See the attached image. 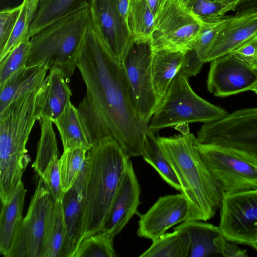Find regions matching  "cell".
Segmentation results:
<instances>
[{"label":"cell","instance_id":"cb8c5ba5","mask_svg":"<svg viewBox=\"0 0 257 257\" xmlns=\"http://www.w3.org/2000/svg\"><path fill=\"white\" fill-rule=\"evenodd\" d=\"M26 192L22 182L10 201L3 204L0 215V253L5 257L24 218L23 211Z\"/></svg>","mask_w":257,"mask_h":257},{"label":"cell","instance_id":"ffe728a7","mask_svg":"<svg viewBox=\"0 0 257 257\" xmlns=\"http://www.w3.org/2000/svg\"><path fill=\"white\" fill-rule=\"evenodd\" d=\"M62 200L52 204L47 218L41 257H70Z\"/></svg>","mask_w":257,"mask_h":257},{"label":"cell","instance_id":"d4e9b609","mask_svg":"<svg viewBox=\"0 0 257 257\" xmlns=\"http://www.w3.org/2000/svg\"><path fill=\"white\" fill-rule=\"evenodd\" d=\"M184 52L171 50L154 52L153 80L155 92L159 103L181 67Z\"/></svg>","mask_w":257,"mask_h":257},{"label":"cell","instance_id":"f546056e","mask_svg":"<svg viewBox=\"0 0 257 257\" xmlns=\"http://www.w3.org/2000/svg\"><path fill=\"white\" fill-rule=\"evenodd\" d=\"M189 237L183 230L175 227L171 233H165L153 241L141 257H187Z\"/></svg>","mask_w":257,"mask_h":257},{"label":"cell","instance_id":"836d02e7","mask_svg":"<svg viewBox=\"0 0 257 257\" xmlns=\"http://www.w3.org/2000/svg\"><path fill=\"white\" fill-rule=\"evenodd\" d=\"M30 39L20 43L0 62V85L14 73L26 66L31 47Z\"/></svg>","mask_w":257,"mask_h":257},{"label":"cell","instance_id":"277c9868","mask_svg":"<svg viewBox=\"0 0 257 257\" xmlns=\"http://www.w3.org/2000/svg\"><path fill=\"white\" fill-rule=\"evenodd\" d=\"M91 25L90 9L86 8L47 26L31 38L26 66L45 63L49 70L60 69L69 82L77 67L86 30Z\"/></svg>","mask_w":257,"mask_h":257},{"label":"cell","instance_id":"d6a6232c","mask_svg":"<svg viewBox=\"0 0 257 257\" xmlns=\"http://www.w3.org/2000/svg\"><path fill=\"white\" fill-rule=\"evenodd\" d=\"M114 238L99 232L84 238L71 257H115Z\"/></svg>","mask_w":257,"mask_h":257},{"label":"cell","instance_id":"ee69618b","mask_svg":"<svg viewBox=\"0 0 257 257\" xmlns=\"http://www.w3.org/2000/svg\"><path fill=\"white\" fill-rule=\"evenodd\" d=\"M186 2L189 4L191 3L194 0H185Z\"/></svg>","mask_w":257,"mask_h":257},{"label":"cell","instance_id":"8d00e7d4","mask_svg":"<svg viewBox=\"0 0 257 257\" xmlns=\"http://www.w3.org/2000/svg\"><path fill=\"white\" fill-rule=\"evenodd\" d=\"M231 52L236 54L255 67L257 60V34L242 43Z\"/></svg>","mask_w":257,"mask_h":257},{"label":"cell","instance_id":"7402d4cb","mask_svg":"<svg viewBox=\"0 0 257 257\" xmlns=\"http://www.w3.org/2000/svg\"><path fill=\"white\" fill-rule=\"evenodd\" d=\"M175 227L184 230L188 235L187 257L220 256L217 240L222 234L218 226L198 220H187Z\"/></svg>","mask_w":257,"mask_h":257},{"label":"cell","instance_id":"1f68e13d","mask_svg":"<svg viewBox=\"0 0 257 257\" xmlns=\"http://www.w3.org/2000/svg\"><path fill=\"white\" fill-rule=\"evenodd\" d=\"M82 148L63 151L59 158L62 189L64 193L70 189L84 166L87 152Z\"/></svg>","mask_w":257,"mask_h":257},{"label":"cell","instance_id":"30bf717a","mask_svg":"<svg viewBox=\"0 0 257 257\" xmlns=\"http://www.w3.org/2000/svg\"><path fill=\"white\" fill-rule=\"evenodd\" d=\"M196 138L198 144L233 149L257 160V107L237 110L204 123Z\"/></svg>","mask_w":257,"mask_h":257},{"label":"cell","instance_id":"4dcf8cb0","mask_svg":"<svg viewBox=\"0 0 257 257\" xmlns=\"http://www.w3.org/2000/svg\"><path fill=\"white\" fill-rule=\"evenodd\" d=\"M42 0H23L14 30L3 50L0 52V62L20 43L29 37L30 27L34 20Z\"/></svg>","mask_w":257,"mask_h":257},{"label":"cell","instance_id":"60d3db41","mask_svg":"<svg viewBox=\"0 0 257 257\" xmlns=\"http://www.w3.org/2000/svg\"><path fill=\"white\" fill-rule=\"evenodd\" d=\"M167 0H146L147 4L155 18L163 7Z\"/></svg>","mask_w":257,"mask_h":257},{"label":"cell","instance_id":"f6af8a7d","mask_svg":"<svg viewBox=\"0 0 257 257\" xmlns=\"http://www.w3.org/2000/svg\"><path fill=\"white\" fill-rule=\"evenodd\" d=\"M255 67L257 68V60H256V63H255Z\"/></svg>","mask_w":257,"mask_h":257},{"label":"cell","instance_id":"3957f363","mask_svg":"<svg viewBox=\"0 0 257 257\" xmlns=\"http://www.w3.org/2000/svg\"><path fill=\"white\" fill-rule=\"evenodd\" d=\"M128 159L111 136L95 142L87 152L84 216L78 244L101 231Z\"/></svg>","mask_w":257,"mask_h":257},{"label":"cell","instance_id":"ac0fdd59","mask_svg":"<svg viewBox=\"0 0 257 257\" xmlns=\"http://www.w3.org/2000/svg\"><path fill=\"white\" fill-rule=\"evenodd\" d=\"M42 83L37 98L38 120L46 118L52 122L64 112L72 95L64 73L58 68L49 70Z\"/></svg>","mask_w":257,"mask_h":257},{"label":"cell","instance_id":"44dd1931","mask_svg":"<svg viewBox=\"0 0 257 257\" xmlns=\"http://www.w3.org/2000/svg\"><path fill=\"white\" fill-rule=\"evenodd\" d=\"M48 68L45 63L25 66L0 85V112L23 93L41 84Z\"/></svg>","mask_w":257,"mask_h":257},{"label":"cell","instance_id":"5b68a950","mask_svg":"<svg viewBox=\"0 0 257 257\" xmlns=\"http://www.w3.org/2000/svg\"><path fill=\"white\" fill-rule=\"evenodd\" d=\"M42 84L23 93L0 112V169L6 173H22L30 161L26 145L38 120L37 98Z\"/></svg>","mask_w":257,"mask_h":257},{"label":"cell","instance_id":"484cf974","mask_svg":"<svg viewBox=\"0 0 257 257\" xmlns=\"http://www.w3.org/2000/svg\"><path fill=\"white\" fill-rule=\"evenodd\" d=\"M93 0H42L29 33L33 36L54 22L81 9L89 8Z\"/></svg>","mask_w":257,"mask_h":257},{"label":"cell","instance_id":"6da1fadb","mask_svg":"<svg viewBox=\"0 0 257 257\" xmlns=\"http://www.w3.org/2000/svg\"><path fill=\"white\" fill-rule=\"evenodd\" d=\"M77 67L86 87L78 109L93 144L111 136L128 158L142 156L149 125L131 103L121 62L92 25L86 30Z\"/></svg>","mask_w":257,"mask_h":257},{"label":"cell","instance_id":"d590c367","mask_svg":"<svg viewBox=\"0 0 257 257\" xmlns=\"http://www.w3.org/2000/svg\"><path fill=\"white\" fill-rule=\"evenodd\" d=\"M21 9V5L7 8L0 12V52L5 47L14 30Z\"/></svg>","mask_w":257,"mask_h":257},{"label":"cell","instance_id":"ba28073f","mask_svg":"<svg viewBox=\"0 0 257 257\" xmlns=\"http://www.w3.org/2000/svg\"><path fill=\"white\" fill-rule=\"evenodd\" d=\"M202 26L185 0H167L155 18L150 39L153 52L191 49Z\"/></svg>","mask_w":257,"mask_h":257},{"label":"cell","instance_id":"b9f144b4","mask_svg":"<svg viewBox=\"0 0 257 257\" xmlns=\"http://www.w3.org/2000/svg\"><path fill=\"white\" fill-rule=\"evenodd\" d=\"M231 6L235 10L236 7L244 0H219Z\"/></svg>","mask_w":257,"mask_h":257},{"label":"cell","instance_id":"e575fe53","mask_svg":"<svg viewBox=\"0 0 257 257\" xmlns=\"http://www.w3.org/2000/svg\"><path fill=\"white\" fill-rule=\"evenodd\" d=\"M188 5L202 23L219 21L226 16L227 12L234 10L233 7L219 0H194Z\"/></svg>","mask_w":257,"mask_h":257},{"label":"cell","instance_id":"9c48e42d","mask_svg":"<svg viewBox=\"0 0 257 257\" xmlns=\"http://www.w3.org/2000/svg\"><path fill=\"white\" fill-rule=\"evenodd\" d=\"M200 156L223 192L257 188V160L239 151L198 144Z\"/></svg>","mask_w":257,"mask_h":257},{"label":"cell","instance_id":"7a4b0ae2","mask_svg":"<svg viewBox=\"0 0 257 257\" xmlns=\"http://www.w3.org/2000/svg\"><path fill=\"white\" fill-rule=\"evenodd\" d=\"M157 140L180 181L181 193L188 201L186 221L212 218L220 207L223 192L200 156L197 138L193 134L183 133L169 137H157Z\"/></svg>","mask_w":257,"mask_h":257},{"label":"cell","instance_id":"7bdbcfd3","mask_svg":"<svg viewBox=\"0 0 257 257\" xmlns=\"http://www.w3.org/2000/svg\"><path fill=\"white\" fill-rule=\"evenodd\" d=\"M250 90L254 92L257 94V82L254 84V85L252 87Z\"/></svg>","mask_w":257,"mask_h":257},{"label":"cell","instance_id":"74e56055","mask_svg":"<svg viewBox=\"0 0 257 257\" xmlns=\"http://www.w3.org/2000/svg\"><path fill=\"white\" fill-rule=\"evenodd\" d=\"M220 256L224 257H246V250L241 249L236 243L226 240L221 235L217 240Z\"/></svg>","mask_w":257,"mask_h":257},{"label":"cell","instance_id":"8992f818","mask_svg":"<svg viewBox=\"0 0 257 257\" xmlns=\"http://www.w3.org/2000/svg\"><path fill=\"white\" fill-rule=\"evenodd\" d=\"M188 78L179 71L176 74L151 118L150 130L155 133L190 123H208L228 114L223 108L198 96L190 86Z\"/></svg>","mask_w":257,"mask_h":257},{"label":"cell","instance_id":"2e32d148","mask_svg":"<svg viewBox=\"0 0 257 257\" xmlns=\"http://www.w3.org/2000/svg\"><path fill=\"white\" fill-rule=\"evenodd\" d=\"M141 188L130 158L100 232L111 237L118 234L137 212Z\"/></svg>","mask_w":257,"mask_h":257},{"label":"cell","instance_id":"ab89813d","mask_svg":"<svg viewBox=\"0 0 257 257\" xmlns=\"http://www.w3.org/2000/svg\"><path fill=\"white\" fill-rule=\"evenodd\" d=\"M115 2L120 15L127 23L130 0H115Z\"/></svg>","mask_w":257,"mask_h":257},{"label":"cell","instance_id":"83f0119b","mask_svg":"<svg viewBox=\"0 0 257 257\" xmlns=\"http://www.w3.org/2000/svg\"><path fill=\"white\" fill-rule=\"evenodd\" d=\"M142 156L164 181L175 189L181 191V186L175 172L161 149L155 133L149 129L145 136Z\"/></svg>","mask_w":257,"mask_h":257},{"label":"cell","instance_id":"8fae6325","mask_svg":"<svg viewBox=\"0 0 257 257\" xmlns=\"http://www.w3.org/2000/svg\"><path fill=\"white\" fill-rule=\"evenodd\" d=\"M218 227L227 241L257 251V188L223 192Z\"/></svg>","mask_w":257,"mask_h":257},{"label":"cell","instance_id":"4fadbf2b","mask_svg":"<svg viewBox=\"0 0 257 257\" xmlns=\"http://www.w3.org/2000/svg\"><path fill=\"white\" fill-rule=\"evenodd\" d=\"M210 62L207 87L218 97H225L250 90L257 82V68L233 52Z\"/></svg>","mask_w":257,"mask_h":257},{"label":"cell","instance_id":"f35d334b","mask_svg":"<svg viewBox=\"0 0 257 257\" xmlns=\"http://www.w3.org/2000/svg\"><path fill=\"white\" fill-rule=\"evenodd\" d=\"M236 14L257 12V0H244L235 8Z\"/></svg>","mask_w":257,"mask_h":257},{"label":"cell","instance_id":"e0dca14e","mask_svg":"<svg viewBox=\"0 0 257 257\" xmlns=\"http://www.w3.org/2000/svg\"><path fill=\"white\" fill-rule=\"evenodd\" d=\"M257 34V12L235 14L225 24L209 47L204 63L228 54Z\"/></svg>","mask_w":257,"mask_h":257},{"label":"cell","instance_id":"4316f807","mask_svg":"<svg viewBox=\"0 0 257 257\" xmlns=\"http://www.w3.org/2000/svg\"><path fill=\"white\" fill-rule=\"evenodd\" d=\"M38 121L41 126V137L37 145L36 157L32 167L41 178L59 158L53 122L46 118Z\"/></svg>","mask_w":257,"mask_h":257},{"label":"cell","instance_id":"52a82bcc","mask_svg":"<svg viewBox=\"0 0 257 257\" xmlns=\"http://www.w3.org/2000/svg\"><path fill=\"white\" fill-rule=\"evenodd\" d=\"M154 52L150 41H132L121 61L131 103L139 117L149 125L159 102L153 84Z\"/></svg>","mask_w":257,"mask_h":257},{"label":"cell","instance_id":"f1b7e54d","mask_svg":"<svg viewBox=\"0 0 257 257\" xmlns=\"http://www.w3.org/2000/svg\"><path fill=\"white\" fill-rule=\"evenodd\" d=\"M155 21V16L146 0H130L127 23L134 41H150Z\"/></svg>","mask_w":257,"mask_h":257},{"label":"cell","instance_id":"5bb4252c","mask_svg":"<svg viewBox=\"0 0 257 257\" xmlns=\"http://www.w3.org/2000/svg\"><path fill=\"white\" fill-rule=\"evenodd\" d=\"M89 9L92 26L111 54L121 62L133 40L115 0H93Z\"/></svg>","mask_w":257,"mask_h":257},{"label":"cell","instance_id":"9a60e30c","mask_svg":"<svg viewBox=\"0 0 257 257\" xmlns=\"http://www.w3.org/2000/svg\"><path fill=\"white\" fill-rule=\"evenodd\" d=\"M188 213V202L182 193L161 196L140 215L137 234L153 241L171 227L186 221Z\"/></svg>","mask_w":257,"mask_h":257},{"label":"cell","instance_id":"d6986e66","mask_svg":"<svg viewBox=\"0 0 257 257\" xmlns=\"http://www.w3.org/2000/svg\"><path fill=\"white\" fill-rule=\"evenodd\" d=\"M87 174L86 160L72 187L62 199L63 215L69 243L71 257L77 246L82 229L84 194Z\"/></svg>","mask_w":257,"mask_h":257},{"label":"cell","instance_id":"603a6c76","mask_svg":"<svg viewBox=\"0 0 257 257\" xmlns=\"http://www.w3.org/2000/svg\"><path fill=\"white\" fill-rule=\"evenodd\" d=\"M63 151L82 148L88 151L93 145L78 108L70 101L64 112L54 121Z\"/></svg>","mask_w":257,"mask_h":257},{"label":"cell","instance_id":"7c38bea8","mask_svg":"<svg viewBox=\"0 0 257 257\" xmlns=\"http://www.w3.org/2000/svg\"><path fill=\"white\" fill-rule=\"evenodd\" d=\"M54 202L47 185L40 178L6 257H41L48 215Z\"/></svg>","mask_w":257,"mask_h":257}]
</instances>
